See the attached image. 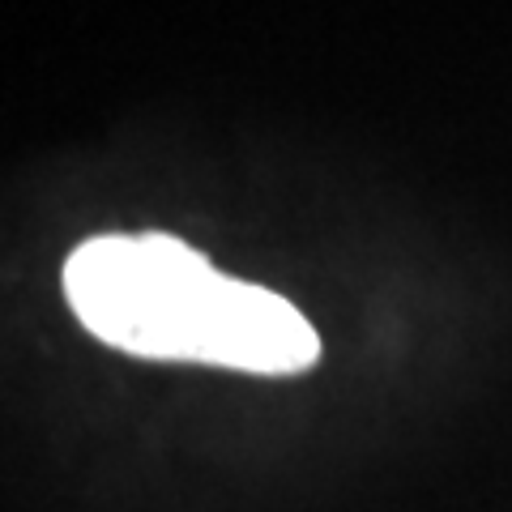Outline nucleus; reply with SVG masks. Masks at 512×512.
<instances>
[{
  "mask_svg": "<svg viewBox=\"0 0 512 512\" xmlns=\"http://www.w3.org/2000/svg\"><path fill=\"white\" fill-rule=\"evenodd\" d=\"M77 320L128 355L291 376L320 355L295 303L227 278L171 235H99L64 265Z\"/></svg>",
  "mask_w": 512,
  "mask_h": 512,
  "instance_id": "nucleus-1",
  "label": "nucleus"
}]
</instances>
